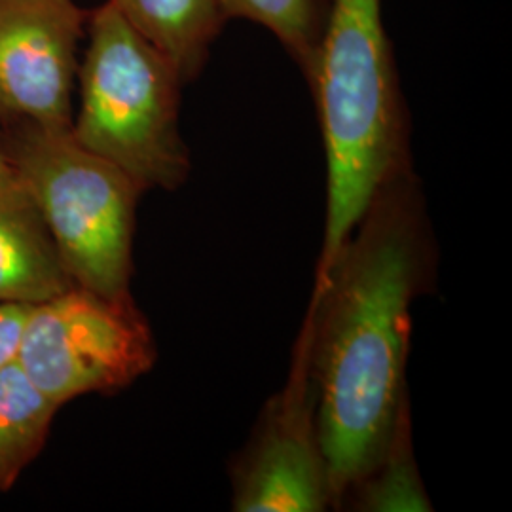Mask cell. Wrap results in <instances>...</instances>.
<instances>
[{
    "label": "cell",
    "instance_id": "1",
    "mask_svg": "<svg viewBox=\"0 0 512 512\" xmlns=\"http://www.w3.org/2000/svg\"><path fill=\"white\" fill-rule=\"evenodd\" d=\"M433 236L416 173L385 186L311 291V374L332 507L363 475L408 399L412 306Z\"/></svg>",
    "mask_w": 512,
    "mask_h": 512
},
{
    "label": "cell",
    "instance_id": "2",
    "mask_svg": "<svg viewBox=\"0 0 512 512\" xmlns=\"http://www.w3.org/2000/svg\"><path fill=\"white\" fill-rule=\"evenodd\" d=\"M308 82L327 158V211L313 287L329 274L372 200L416 173L410 120L382 0H329Z\"/></svg>",
    "mask_w": 512,
    "mask_h": 512
},
{
    "label": "cell",
    "instance_id": "3",
    "mask_svg": "<svg viewBox=\"0 0 512 512\" xmlns=\"http://www.w3.org/2000/svg\"><path fill=\"white\" fill-rule=\"evenodd\" d=\"M74 139L145 190H177L192 162L179 128L183 78L107 0L90 12Z\"/></svg>",
    "mask_w": 512,
    "mask_h": 512
},
{
    "label": "cell",
    "instance_id": "4",
    "mask_svg": "<svg viewBox=\"0 0 512 512\" xmlns=\"http://www.w3.org/2000/svg\"><path fill=\"white\" fill-rule=\"evenodd\" d=\"M2 131L12 169L37 203L74 285L109 298L131 296L135 211L143 190L82 147L71 128L4 122Z\"/></svg>",
    "mask_w": 512,
    "mask_h": 512
},
{
    "label": "cell",
    "instance_id": "5",
    "mask_svg": "<svg viewBox=\"0 0 512 512\" xmlns=\"http://www.w3.org/2000/svg\"><path fill=\"white\" fill-rule=\"evenodd\" d=\"M18 363L63 406L133 384L156 363V344L131 296L109 298L74 285L33 306Z\"/></svg>",
    "mask_w": 512,
    "mask_h": 512
},
{
    "label": "cell",
    "instance_id": "6",
    "mask_svg": "<svg viewBox=\"0 0 512 512\" xmlns=\"http://www.w3.org/2000/svg\"><path fill=\"white\" fill-rule=\"evenodd\" d=\"M311 332L306 311L289 378L260 412L253 437L232 467L236 512H323L332 507L311 374Z\"/></svg>",
    "mask_w": 512,
    "mask_h": 512
},
{
    "label": "cell",
    "instance_id": "7",
    "mask_svg": "<svg viewBox=\"0 0 512 512\" xmlns=\"http://www.w3.org/2000/svg\"><path fill=\"white\" fill-rule=\"evenodd\" d=\"M90 12L74 0H0V122L71 128Z\"/></svg>",
    "mask_w": 512,
    "mask_h": 512
},
{
    "label": "cell",
    "instance_id": "8",
    "mask_svg": "<svg viewBox=\"0 0 512 512\" xmlns=\"http://www.w3.org/2000/svg\"><path fill=\"white\" fill-rule=\"evenodd\" d=\"M71 287L37 203L14 177L0 186V302L37 306Z\"/></svg>",
    "mask_w": 512,
    "mask_h": 512
},
{
    "label": "cell",
    "instance_id": "9",
    "mask_svg": "<svg viewBox=\"0 0 512 512\" xmlns=\"http://www.w3.org/2000/svg\"><path fill=\"white\" fill-rule=\"evenodd\" d=\"M122 18L177 69L184 84L202 74L228 21L219 0H110Z\"/></svg>",
    "mask_w": 512,
    "mask_h": 512
},
{
    "label": "cell",
    "instance_id": "10",
    "mask_svg": "<svg viewBox=\"0 0 512 512\" xmlns=\"http://www.w3.org/2000/svg\"><path fill=\"white\" fill-rule=\"evenodd\" d=\"M338 509L359 512L433 511L431 497L423 486L414 454L410 401L403 404L378 456L342 495Z\"/></svg>",
    "mask_w": 512,
    "mask_h": 512
},
{
    "label": "cell",
    "instance_id": "11",
    "mask_svg": "<svg viewBox=\"0 0 512 512\" xmlns=\"http://www.w3.org/2000/svg\"><path fill=\"white\" fill-rule=\"evenodd\" d=\"M59 408L18 361L0 370V492L40 454Z\"/></svg>",
    "mask_w": 512,
    "mask_h": 512
},
{
    "label": "cell",
    "instance_id": "12",
    "mask_svg": "<svg viewBox=\"0 0 512 512\" xmlns=\"http://www.w3.org/2000/svg\"><path fill=\"white\" fill-rule=\"evenodd\" d=\"M228 19H249L274 35L302 74L310 73L319 50L329 0H219Z\"/></svg>",
    "mask_w": 512,
    "mask_h": 512
},
{
    "label": "cell",
    "instance_id": "13",
    "mask_svg": "<svg viewBox=\"0 0 512 512\" xmlns=\"http://www.w3.org/2000/svg\"><path fill=\"white\" fill-rule=\"evenodd\" d=\"M33 306L0 302V370L18 361L23 332L27 327Z\"/></svg>",
    "mask_w": 512,
    "mask_h": 512
},
{
    "label": "cell",
    "instance_id": "14",
    "mask_svg": "<svg viewBox=\"0 0 512 512\" xmlns=\"http://www.w3.org/2000/svg\"><path fill=\"white\" fill-rule=\"evenodd\" d=\"M16 177L8 152H6V145H4V131H2V124H0V186L10 183Z\"/></svg>",
    "mask_w": 512,
    "mask_h": 512
}]
</instances>
